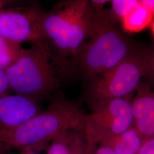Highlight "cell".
Instances as JSON below:
<instances>
[{
    "label": "cell",
    "mask_w": 154,
    "mask_h": 154,
    "mask_svg": "<svg viewBox=\"0 0 154 154\" xmlns=\"http://www.w3.org/2000/svg\"><path fill=\"white\" fill-rule=\"evenodd\" d=\"M142 142L132 125L121 134L110 138L100 144L110 147L116 154H137Z\"/></svg>",
    "instance_id": "obj_9"
},
{
    "label": "cell",
    "mask_w": 154,
    "mask_h": 154,
    "mask_svg": "<svg viewBox=\"0 0 154 154\" xmlns=\"http://www.w3.org/2000/svg\"><path fill=\"white\" fill-rule=\"evenodd\" d=\"M89 1L91 8L95 14H99L104 11L105 5L110 2V1L107 0H92Z\"/></svg>",
    "instance_id": "obj_17"
},
{
    "label": "cell",
    "mask_w": 154,
    "mask_h": 154,
    "mask_svg": "<svg viewBox=\"0 0 154 154\" xmlns=\"http://www.w3.org/2000/svg\"><path fill=\"white\" fill-rule=\"evenodd\" d=\"M23 49L21 45L0 36V69L5 71L18 59Z\"/></svg>",
    "instance_id": "obj_12"
},
{
    "label": "cell",
    "mask_w": 154,
    "mask_h": 154,
    "mask_svg": "<svg viewBox=\"0 0 154 154\" xmlns=\"http://www.w3.org/2000/svg\"><path fill=\"white\" fill-rule=\"evenodd\" d=\"M85 114L78 102L59 92L46 109L15 130L0 135V152L27 147L42 148L63 131L82 128Z\"/></svg>",
    "instance_id": "obj_2"
},
{
    "label": "cell",
    "mask_w": 154,
    "mask_h": 154,
    "mask_svg": "<svg viewBox=\"0 0 154 154\" xmlns=\"http://www.w3.org/2000/svg\"><path fill=\"white\" fill-rule=\"evenodd\" d=\"M9 1H2V0H0V9L5 5L6 4L9 3Z\"/></svg>",
    "instance_id": "obj_21"
},
{
    "label": "cell",
    "mask_w": 154,
    "mask_h": 154,
    "mask_svg": "<svg viewBox=\"0 0 154 154\" xmlns=\"http://www.w3.org/2000/svg\"><path fill=\"white\" fill-rule=\"evenodd\" d=\"M131 95L102 100L90 105V112L83 116L81 128L88 144H101L132 126Z\"/></svg>",
    "instance_id": "obj_6"
},
{
    "label": "cell",
    "mask_w": 154,
    "mask_h": 154,
    "mask_svg": "<svg viewBox=\"0 0 154 154\" xmlns=\"http://www.w3.org/2000/svg\"><path fill=\"white\" fill-rule=\"evenodd\" d=\"M44 13L35 5L0 9V36L18 44L42 41Z\"/></svg>",
    "instance_id": "obj_7"
},
{
    "label": "cell",
    "mask_w": 154,
    "mask_h": 154,
    "mask_svg": "<svg viewBox=\"0 0 154 154\" xmlns=\"http://www.w3.org/2000/svg\"><path fill=\"white\" fill-rule=\"evenodd\" d=\"M95 17L87 0L61 1L49 12L45 13L42 35L60 75L74 69L78 56L91 36Z\"/></svg>",
    "instance_id": "obj_1"
},
{
    "label": "cell",
    "mask_w": 154,
    "mask_h": 154,
    "mask_svg": "<svg viewBox=\"0 0 154 154\" xmlns=\"http://www.w3.org/2000/svg\"><path fill=\"white\" fill-rule=\"evenodd\" d=\"M141 3L151 11H154V1L152 0H143L140 1Z\"/></svg>",
    "instance_id": "obj_20"
},
{
    "label": "cell",
    "mask_w": 154,
    "mask_h": 154,
    "mask_svg": "<svg viewBox=\"0 0 154 154\" xmlns=\"http://www.w3.org/2000/svg\"><path fill=\"white\" fill-rule=\"evenodd\" d=\"M94 146L90 145V151H89V154H92V151H93V149Z\"/></svg>",
    "instance_id": "obj_22"
},
{
    "label": "cell",
    "mask_w": 154,
    "mask_h": 154,
    "mask_svg": "<svg viewBox=\"0 0 154 154\" xmlns=\"http://www.w3.org/2000/svg\"><path fill=\"white\" fill-rule=\"evenodd\" d=\"M111 9L110 13L111 17L116 21V20L121 21L138 5V0H112L110 1Z\"/></svg>",
    "instance_id": "obj_14"
},
{
    "label": "cell",
    "mask_w": 154,
    "mask_h": 154,
    "mask_svg": "<svg viewBox=\"0 0 154 154\" xmlns=\"http://www.w3.org/2000/svg\"><path fill=\"white\" fill-rule=\"evenodd\" d=\"M136 91L130 100L133 121L154 112V94L149 83L141 82Z\"/></svg>",
    "instance_id": "obj_10"
},
{
    "label": "cell",
    "mask_w": 154,
    "mask_h": 154,
    "mask_svg": "<svg viewBox=\"0 0 154 154\" xmlns=\"http://www.w3.org/2000/svg\"><path fill=\"white\" fill-rule=\"evenodd\" d=\"M41 110L38 97L19 94L0 97V135L15 130Z\"/></svg>",
    "instance_id": "obj_8"
},
{
    "label": "cell",
    "mask_w": 154,
    "mask_h": 154,
    "mask_svg": "<svg viewBox=\"0 0 154 154\" xmlns=\"http://www.w3.org/2000/svg\"><path fill=\"white\" fill-rule=\"evenodd\" d=\"M90 145L87 143L81 128L72 129L70 136L71 154H88Z\"/></svg>",
    "instance_id": "obj_15"
},
{
    "label": "cell",
    "mask_w": 154,
    "mask_h": 154,
    "mask_svg": "<svg viewBox=\"0 0 154 154\" xmlns=\"http://www.w3.org/2000/svg\"><path fill=\"white\" fill-rule=\"evenodd\" d=\"M11 88L17 93L41 97L60 86V74L45 40L23 49L5 70Z\"/></svg>",
    "instance_id": "obj_4"
},
{
    "label": "cell",
    "mask_w": 154,
    "mask_h": 154,
    "mask_svg": "<svg viewBox=\"0 0 154 154\" xmlns=\"http://www.w3.org/2000/svg\"><path fill=\"white\" fill-rule=\"evenodd\" d=\"M0 154H8V153L6 152H0Z\"/></svg>",
    "instance_id": "obj_23"
},
{
    "label": "cell",
    "mask_w": 154,
    "mask_h": 154,
    "mask_svg": "<svg viewBox=\"0 0 154 154\" xmlns=\"http://www.w3.org/2000/svg\"><path fill=\"white\" fill-rule=\"evenodd\" d=\"M72 130L63 131L54 138L51 140L47 154H71L70 136Z\"/></svg>",
    "instance_id": "obj_13"
},
{
    "label": "cell",
    "mask_w": 154,
    "mask_h": 154,
    "mask_svg": "<svg viewBox=\"0 0 154 154\" xmlns=\"http://www.w3.org/2000/svg\"><path fill=\"white\" fill-rule=\"evenodd\" d=\"M154 69L153 49L139 46L116 66L90 81L86 94L90 105L132 95L142 78L153 77Z\"/></svg>",
    "instance_id": "obj_5"
},
{
    "label": "cell",
    "mask_w": 154,
    "mask_h": 154,
    "mask_svg": "<svg viewBox=\"0 0 154 154\" xmlns=\"http://www.w3.org/2000/svg\"><path fill=\"white\" fill-rule=\"evenodd\" d=\"M137 154H154V138L143 141Z\"/></svg>",
    "instance_id": "obj_16"
},
{
    "label": "cell",
    "mask_w": 154,
    "mask_h": 154,
    "mask_svg": "<svg viewBox=\"0 0 154 154\" xmlns=\"http://www.w3.org/2000/svg\"><path fill=\"white\" fill-rule=\"evenodd\" d=\"M95 14L91 36L74 67L89 81L116 66L139 48L116 27L110 11Z\"/></svg>",
    "instance_id": "obj_3"
},
{
    "label": "cell",
    "mask_w": 154,
    "mask_h": 154,
    "mask_svg": "<svg viewBox=\"0 0 154 154\" xmlns=\"http://www.w3.org/2000/svg\"><path fill=\"white\" fill-rule=\"evenodd\" d=\"M92 154H116L110 147L100 144L98 147L97 146H94Z\"/></svg>",
    "instance_id": "obj_18"
},
{
    "label": "cell",
    "mask_w": 154,
    "mask_h": 154,
    "mask_svg": "<svg viewBox=\"0 0 154 154\" xmlns=\"http://www.w3.org/2000/svg\"><path fill=\"white\" fill-rule=\"evenodd\" d=\"M35 149H34L33 147H24L21 149L20 152L15 154V153H12L10 151L6 152L8 154H40L35 151Z\"/></svg>",
    "instance_id": "obj_19"
},
{
    "label": "cell",
    "mask_w": 154,
    "mask_h": 154,
    "mask_svg": "<svg viewBox=\"0 0 154 154\" xmlns=\"http://www.w3.org/2000/svg\"><path fill=\"white\" fill-rule=\"evenodd\" d=\"M154 12L139 3L121 21L123 29L129 33H138L149 26L153 21Z\"/></svg>",
    "instance_id": "obj_11"
}]
</instances>
